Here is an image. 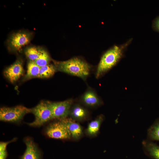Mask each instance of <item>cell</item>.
I'll use <instances>...</instances> for the list:
<instances>
[{
  "instance_id": "5bb4252c",
  "label": "cell",
  "mask_w": 159,
  "mask_h": 159,
  "mask_svg": "<svg viewBox=\"0 0 159 159\" xmlns=\"http://www.w3.org/2000/svg\"><path fill=\"white\" fill-rule=\"evenodd\" d=\"M40 67L34 62L29 61L27 65V71L23 77V81H25L33 78H38Z\"/></svg>"
},
{
  "instance_id": "6da1fadb",
  "label": "cell",
  "mask_w": 159,
  "mask_h": 159,
  "mask_svg": "<svg viewBox=\"0 0 159 159\" xmlns=\"http://www.w3.org/2000/svg\"><path fill=\"white\" fill-rule=\"evenodd\" d=\"M133 40L129 39L125 43L114 45L102 55L95 73V77L99 78L115 66L125 56V53Z\"/></svg>"
},
{
  "instance_id": "52a82bcc",
  "label": "cell",
  "mask_w": 159,
  "mask_h": 159,
  "mask_svg": "<svg viewBox=\"0 0 159 159\" xmlns=\"http://www.w3.org/2000/svg\"><path fill=\"white\" fill-rule=\"evenodd\" d=\"M45 133L48 137L54 139L66 140L71 138L67 127L61 120L50 124L46 128Z\"/></svg>"
},
{
  "instance_id": "3957f363",
  "label": "cell",
  "mask_w": 159,
  "mask_h": 159,
  "mask_svg": "<svg viewBox=\"0 0 159 159\" xmlns=\"http://www.w3.org/2000/svg\"><path fill=\"white\" fill-rule=\"evenodd\" d=\"M30 113L34 115L35 117L33 122L28 123L31 126H40L54 119L47 101H42L36 106L30 108Z\"/></svg>"
},
{
  "instance_id": "277c9868",
  "label": "cell",
  "mask_w": 159,
  "mask_h": 159,
  "mask_svg": "<svg viewBox=\"0 0 159 159\" xmlns=\"http://www.w3.org/2000/svg\"><path fill=\"white\" fill-rule=\"evenodd\" d=\"M30 113V108L22 105L13 107H3L0 109V120L1 121L18 123L24 116Z\"/></svg>"
},
{
  "instance_id": "5b68a950",
  "label": "cell",
  "mask_w": 159,
  "mask_h": 159,
  "mask_svg": "<svg viewBox=\"0 0 159 159\" xmlns=\"http://www.w3.org/2000/svg\"><path fill=\"white\" fill-rule=\"evenodd\" d=\"M32 35V32L25 31H20L13 33L7 41L9 50L11 52L19 51L30 42Z\"/></svg>"
},
{
  "instance_id": "44dd1931",
  "label": "cell",
  "mask_w": 159,
  "mask_h": 159,
  "mask_svg": "<svg viewBox=\"0 0 159 159\" xmlns=\"http://www.w3.org/2000/svg\"><path fill=\"white\" fill-rule=\"evenodd\" d=\"M152 26L154 30L159 32V16H157L153 20Z\"/></svg>"
},
{
  "instance_id": "7c38bea8",
  "label": "cell",
  "mask_w": 159,
  "mask_h": 159,
  "mask_svg": "<svg viewBox=\"0 0 159 159\" xmlns=\"http://www.w3.org/2000/svg\"><path fill=\"white\" fill-rule=\"evenodd\" d=\"M88 110L84 106L78 103H73L69 112V117L76 121H82L89 117Z\"/></svg>"
},
{
  "instance_id": "d6986e66",
  "label": "cell",
  "mask_w": 159,
  "mask_h": 159,
  "mask_svg": "<svg viewBox=\"0 0 159 159\" xmlns=\"http://www.w3.org/2000/svg\"><path fill=\"white\" fill-rule=\"evenodd\" d=\"M41 49L35 47H29L25 49V54L29 61L34 62L39 56Z\"/></svg>"
},
{
  "instance_id": "9c48e42d",
  "label": "cell",
  "mask_w": 159,
  "mask_h": 159,
  "mask_svg": "<svg viewBox=\"0 0 159 159\" xmlns=\"http://www.w3.org/2000/svg\"><path fill=\"white\" fill-rule=\"evenodd\" d=\"M80 100L84 106L92 108L98 107L103 103L96 91L89 87L81 96Z\"/></svg>"
},
{
  "instance_id": "8992f818",
  "label": "cell",
  "mask_w": 159,
  "mask_h": 159,
  "mask_svg": "<svg viewBox=\"0 0 159 159\" xmlns=\"http://www.w3.org/2000/svg\"><path fill=\"white\" fill-rule=\"evenodd\" d=\"M47 101L51 109L54 119L59 120L68 117L71 108L74 103L72 99L59 102Z\"/></svg>"
},
{
  "instance_id": "2e32d148",
  "label": "cell",
  "mask_w": 159,
  "mask_h": 159,
  "mask_svg": "<svg viewBox=\"0 0 159 159\" xmlns=\"http://www.w3.org/2000/svg\"><path fill=\"white\" fill-rule=\"evenodd\" d=\"M57 72L54 64H49L40 67L38 78L47 79L52 77Z\"/></svg>"
},
{
  "instance_id": "e0dca14e",
  "label": "cell",
  "mask_w": 159,
  "mask_h": 159,
  "mask_svg": "<svg viewBox=\"0 0 159 159\" xmlns=\"http://www.w3.org/2000/svg\"><path fill=\"white\" fill-rule=\"evenodd\" d=\"M148 136L152 140L159 141V118L150 127L148 131Z\"/></svg>"
},
{
  "instance_id": "8fae6325",
  "label": "cell",
  "mask_w": 159,
  "mask_h": 159,
  "mask_svg": "<svg viewBox=\"0 0 159 159\" xmlns=\"http://www.w3.org/2000/svg\"><path fill=\"white\" fill-rule=\"evenodd\" d=\"M61 120L65 125L71 135V138L75 140L81 138L83 135L81 126L76 121L70 117H67Z\"/></svg>"
},
{
  "instance_id": "7a4b0ae2",
  "label": "cell",
  "mask_w": 159,
  "mask_h": 159,
  "mask_svg": "<svg viewBox=\"0 0 159 159\" xmlns=\"http://www.w3.org/2000/svg\"><path fill=\"white\" fill-rule=\"evenodd\" d=\"M57 71L79 77L85 80L91 72V67L87 62L78 57L59 61L53 60Z\"/></svg>"
},
{
  "instance_id": "30bf717a",
  "label": "cell",
  "mask_w": 159,
  "mask_h": 159,
  "mask_svg": "<svg viewBox=\"0 0 159 159\" xmlns=\"http://www.w3.org/2000/svg\"><path fill=\"white\" fill-rule=\"evenodd\" d=\"M26 145L24 152L20 159H42V154L32 139L27 137L24 139Z\"/></svg>"
},
{
  "instance_id": "ba28073f",
  "label": "cell",
  "mask_w": 159,
  "mask_h": 159,
  "mask_svg": "<svg viewBox=\"0 0 159 159\" xmlns=\"http://www.w3.org/2000/svg\"><path fill=\"white\" fill-rule=\"evenodd\" d=\"M24 73L23 61L19 57L13 63L5 69L4 72V75L11 83H14L23 75Z\"/></svg>"
},
{
  "instance_id": "ffe728a7",
  "label": "cell",
  "mask_w": 159,
  "mask_h": 159,
  "mask_svg": "<svg viewBox=\"0 0 159 159\" xmlns=\"http://www.w3.org/2000/svg\"><path fill=\"white\" fill-rule=\"evenodd\" d=\"M16 139V138H14L10 141L0 142V159H6L8 156L6 150L7 146L9 143L15 141Z\"/></svg>"
},
{
  "instance_id": "9a60e30c",
  "label": "cell",
  "mask_w": 159,
  "mask_h": 159,
  "mask_svg": "<svg viewBox=\"0 0 159 159\" xmlns=\"http://www.w3.org/2000/svg\"><path fill=\"white\" fill-rule=\"evenodd\" d=\"M143 145L146 152L151 157L159 159V146L150 141L143 142Z\"/></svg>"
},
{
  "instance_id": "4fadbf2b",
  "label": "cell",
  "mask_w": 159,
  "mask_h": 159,
  "mask_svg": "<svg viewBox=\"0 0 159 159\" xmlns=\"http://www.w3.org/2000/svg\"><path fill=\"white\" fill-rule=\"evenodd\" d=\"M104 117L103 115H98L88 125L85 130L86 134L89 136L93 137L98 134Z\"/></svg>"
},
{
  "instance_id": "ac0fdd59",
  "label": "cell",
  "mask_w": 159,
  "mask_h": 159,
  "mask_svg": "<svg viewBox=\"0 0 159 159\" xmlns=\"http://www.w3.org/2000/svg\"><path fill=\"white\" fill-rule=\"evenodd\" d=\"M51 60V57L47 52L41 49L39 56L34 62L41 67L49 64Z\"/></svg>"
}]
</instances>
